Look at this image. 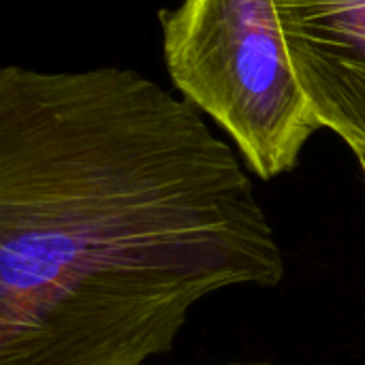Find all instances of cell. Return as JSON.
<instances>
[{"mask_svg":"<svg viewBox=\"0 0 365 365\" xmlns=\"http://www.w3.org/2000/svg\"><path fill=\"white\" fill-rule=\"evenodd\" d=\"M284 274L195 105L133 68L0 71V365H145L199 302Z\"/></svg>","mask_w":365,"mask_h":365,"instance_id":"1","label":"cell"},{"mask_svg":"<svg viewBox=\"0 0 365 365\" xmlns=\"http://www.w3.org/2000/svg\"><path fill=\"white\" fill-rule=\"evenodd\" d=\"M169 77L261 180L295 169L323 128L295 75L274 0H182L160 13Z\"/></svg>","mask_w":365,"mask_h":365,"instance_id":"2","label":"cell"},{"mask_svg":"<svg viewBox=\"0 0 365 365\" xmlns=\"http://www.w3.org/2000/svg\"><path fill=\"white\" fill-rule=\"evenodd\" d=\"M321 126L365 154V0H274Z\"/></svg>","mask_w":365,"mask_h":365,"instance_id":"3","label":"cell"},{"mask_svg":"<svg viewBox=\"0 0 365 365\" xmlns=\"http://www.w3.org/2000/svg\"><path fill=\"white\" fill-rule=\"evenodd\" d=\"M216 365H276L269 361H231V364H216Z\"/></svg>","mask_w":365,"mask_h":365,"instance_id":"4","label":"cell"},{"mask_svg":"<svg viewBox=\"0 0 365 365\" xmlns=\"http://www.w3.org/2000/svg\"><path fill=\"white\" fill-rule=\"evenodd\" d=\"M357 158H359V165H361V169H364V175H365V154L357 156Z\"/></svg>","mask_w":365,"mask_h":365,"instance_id":"5","label":"cell"}]
</instances>
